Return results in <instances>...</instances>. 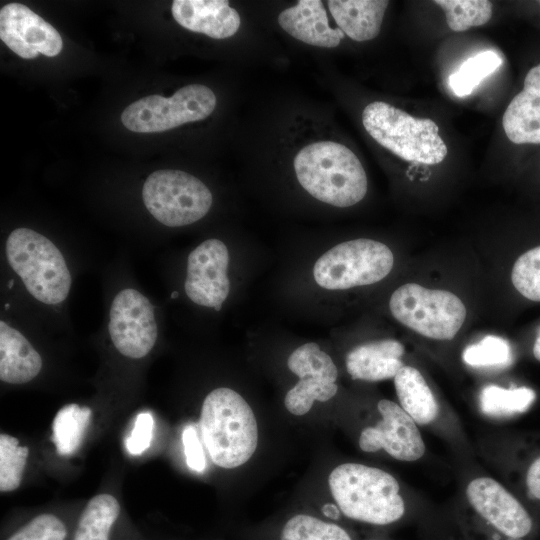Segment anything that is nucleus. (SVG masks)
I'll return each instance as SVG.
<instances>
[{
    "instance_id": "1",
    "label": "nucleus",
    "mask_w": 540,
    "mask_h": 540,
    "mask_svg": "<svg viewBox=\"0 0 540 540\" xmlns=\"http://www.w3.org/2000/svg\"><path fill=\"white\" fill-rule=\"evenodd\" d=\"M199 428L212 462L221 468L244 465L257 449L259 431L255 414L248 402L231 388L220 387L207 394Z\"/></svg>"
},
{
    "instance_id": "2",
    "label": "nucleus",
    "mask_w": 540,
    "mask_h": 540,
    "mask_svg": "<svg viewBox=\"0 0 540 540\" xmlns=\"http://www.w3.org/2000/svg\"><path fill=\"white\" fill-rule=\"evenodd\" d=\"M328 486L340 512L351 520L385 526L405 513L399 483L382 469L343 463L330 472Z\"/></svg>"
},
{
    "instance_id": "3",
    "label": "nucleus",
    "mask_w": 540,
    "mask_h": 540,
    "mask_svg": "<svg viewBox=\"0 0 540 540\" xmlns=\"http://www.w3.org/2000/svg\"><path fill=\"white\" fill-rule=\"evenodd\" d=\"M299 184L315 199L340 208L360 202L367 176L357 156L345 145L319 141L302 148L294 158Z\"/></svg>"
},
{
    "instance_id": "4",
    "label": "nucleus",
    "mask_w": 540,
    "mask_h": 540,
    "mask_svg": "<svg viewBox=\"0 0 540 540\" xmlns=\"http://www.w3.org/2000/svg\"><path fill=\"white\" fill-rule=\"evenodd\" d=\"M368 134L381 146L403 160L435 165L447 155L437 124L417 118L383 101L368 104L362 112Z\"/></svg>"
},
{
    "instance_id": "5",
    "label": "nucleus",
    "mask_w": 540,
    "mask_h": 540,
    "mask_svg": "<svg viewBox=\"0 0 540 540\" xmlns=\"http://www.w3.org/2000/svg\"><path fill=\"white\" fill-rule=\"evenodd\" d=\"M6 257L28 292L45 304H58L69 294L72 278L60 250L29 228L13 230L6 241Z\"/></svg>"
},
{
    "instance_id": "6",
    "label": "nucleus",
    "mask_w": 540,
    "mask_h": 540,
    "mask_svg": "<svg viewBox=\"0 0 540 540\" xmlns=\"http://www.w3.org/2000/svg\"><path fill=\"white\" fill-rule=\"evenodd\" d=\"M389 308L401 324L436 340L453 339L466 318V307L454 293L416 283L398 287L390 297Z\"/></svg>"
},
{
    "instance_id": "7",
    "label": "nucleus",
    "mask_w": 540,
    "mask_h": 540,
    "mask_svg": "<svg viewBox=\"0 0 540 540\" xmlns=\"http://www.w3.org/2000/svg\"><path fill=\"white\" fill-rule=\"evenodd\" d=\"M394 256L387 245L358 238L340 243L314 264L316 283L327 290H346L377 283L392 270Z\"/></svg>"
},
{
    "instance_id": "8",
    "label": "nucleus",
    "mask_w": 540,
    "mask_h": 540,
    "mask_svg": "<svg viewBox=\"0 0 540 540\" xmlns=\"http://www.w3.org/2000/svg\"><path fill=\"white\" fill-rule=\"evenodd\" d=\"M142 198L147 210L169 227L192 224L203 218L212 205L208 187L180 170H158L145 181Z\"/></svg>"
},
{
    "instance_id": "9",
    "label": "nucleus",
    "mask_w": 540,
    "mask_h": 540,
    "mask_svg": "<svg viewBox=\"0 0 540 540\" xmlns=\"http://www.w3.org/2000/svg\"><path fill=\"white\" fill-rule=\"evenodd\" d=\"M214 92L202 84L182 87L172 97L150 95L127 106L123 125L133 132L153 133L207 118L215 109Z\"/></svg>"
},
{
    "instance_id": "10",
    "label": "nucleus",
    "mask_w": 540,
    "mask_h": 540,
    "mask_svg": "<svg viewBox=\"0 0 540 540\" xmlns=\"http://www.w3.org/2000/svg\"><path fill=\"white\" fill-rule=\"evenodd\" d=\"M287 366L299 378L284 398L290 414L305 415L316 401L326 402L336 395L337 367L317 343L308 342L296 348L289 355Z\"/></svg>"
},
{
    "instance_id": "11",
    "label": "nucleus",
    "mask_w": 540,
    "mask_h": 540,
    "mask_svg": "<svg viewBox=\"0 0 540 540\" xmlns=\"http://www.w3.org/2000/svg\"><path fill=\"white\" fill-rule=\"evenodd\" d=\"M108 331L122 355L133 359L146 356L158 335L153 304L135 289L120 291L111 304Z\"/></svg>"
},
{
    "instance_id": "12",
    "label": "nucleus",
    "mask_w": 540,
    "mask_h": 540,
    "mask_svg": "<svg viewBox=\"0 0 540 540\" xmlns=\"http://www.w3.org/2000/svg\"><path fill=\"white\" fill-rule=\"evenodd\" d=\"M381 419L366 427L359 436L362 451L372 453L384 450L399 461L412 462L423 457L425 443L417 423L393 401L382 399L377 404Z\"/></svg>"
},
{
    "instance_id": "13",
    "label": "nucleus",
    "mask_w": 540,
    "mask_h": 540,
    "mask_svg": "<svg viewBox=\"0 0 540 540\" xmlns=\"http://www.w3.org/2000/svg\"><path fill=\"white\" fill-rule=\"evenodd\" d=\"M229 252L219 239H208L188 256L185 292L194 303L219 311L230 291Z\"/></svg>"
},
{
    "instance_id": "14",
    "label": "nucleus",
    "mask_w": 540,
    "mask_h": 540,
    "mask_svg": "<svg viewBox=\"0 0 540 540\" xmlns=\"http://www.w3.org/2000/svg\"><path fill=\"white\" fill-rule=\"evenodd\" d=\"M0 38L23 59L40 53L54 57L63 48L58 31L43 18L19 3H9L0 10Z\"/></svg>"
},
{
    "instance_id": "15",
    "label": "nucleus",
    "mask_w": 540,
    "mask_h": 540,
    "mask_svg": "<svg viewBox=\"0 0 540 540\" xmlns=\"http://www.w3.org/2000/svg\"><path fill=\"white\" fill-rule=\"evenodd\" d=\"M473 509L495 529L512 538H522L532 529V519L523 505L499 482L475 478L466 488Z\"/></svg>"
},
{
    "instance_id": "16",
    "label": "nucleus",
    "mask_w": 540,
    "mask_h": 540,
    "mask_svg": "<svg viewBox=\"0 0 540 540\" xmlns=\"http://www.w3.org/2000/svg\"><path fill=\"white\" fill-rule=\"evenodd\" d=\"M171 10L182 27L214 39L231 37L241 23L238 12L224 0H175Z\"/></svg>"
},
{
    "instance_id": "17",
    "label": "nucleus",
    "mask_w": 540,
    "mask_h": 540,
    "mask_svg": "<svg viewBox=\"0 0 540 540\" xmlns=\"http://www.w3.org/2000/svg\"><path fill=\"white\" fill-rule=\"evenodd\" d=\"M502 124L511 142L540 143V64L527 73L523 90L509 103Z\"/></svg>"
},
{
    "instance_id": "18",
    "label": "nucleus",
    "mask_w": 540,
    "mask_h": 540,
    "mask_svg": "<svg viewBox=\"0 0 540 540\" xmlns=\"http://www.w3.org/2000/svg\"><path fill=\"white\" fill-rule=\"evenodd\" d=\"M281 28L295 39L313 46L333 48L344 33L329 25L324 4L320 0H300L278 16Z\"/></svg>"
},
{
    "instance_id": "19",
    "label": "nucleus",
    "mask_w": 540,
    "mask_h": 540,
    "mask_svg": "<svg viewBox=\"0 0 540 540\" xmlns=\"http://www.w3.org/2000/svg\"><path fill=\"white\" fill-rule=\"evenodd\" d=\"M404 351L403 344L393 339L361 344L347 354V372L354 380L369 382L394 378L404 366Z\"/></svg>"
},
{
    "instance_id": "20",
    "label": "nucleus",
    "mask_w": 540,
    "mask_h": 540,
    "mask_svg": "<svg viewBox=\"0 0 540 540\" xmlns=\"http://www.w3.org/2000/svg\"><path fill=\"white\" fill-rule=\"evenodd\" d=\"M42 368V358L31 343L6 322H0V379L23 384L34 379Z\"/></svg>"
},
{
    "instance_id": "21",
    "label": "nucleus",
    "mask_w": 540,
    "mask_h": 540,
    "mask_svg": "<svg viewBox=\"0 0 540 540\" xmlns=\"http://www.w3.org/2000/svg\"><path fill=\"white\" fill-rule=\"evenodd\" d=\"M328 8L338 28L354 41L375 38L381 29L386 0H329Z\"/></svg>"
},
{
    "instance_id": "22",
    "label": "nucleus",
    "mask_w": 540,
    "mask_h": 540,
    "mask_svg": "<svg viewBox=\"0 0 540 540\" xmlns=\"http://www.w3.org/2000/svg\"><path fill=\"white\" fill-rule=\"evenodd\" d=\"M400 406L418 424L432 423L439 405L422 374L412 366H403L394 377Z\"/></svg>"
},
{
    "instance_id": "23",
    "label": "nucleus",
    "mask_w": 540,
    "mask_h": 540,
    "mask_svg": "<svg viewBox=\"0 0 540 540\" xmlns=\"http://www.w3.org/2000/svg\"><path fill=\"white\" fill-rule=\"evenodd\" d=\"M119 513L120 505L114 496H94L79 518L73 540H109L111 527Z\"/></svg>"
},
{
    "instance_id": "24",
    "label": "nucleus",
    "mask_w": 540,
    "mask_h": 540,
    "mask_svg": "<svg viewBox=\"0 0 540 540\" xmlns=\"http://www.w3.org/2000/svg\"><path fill=\"white\" fill-rule=\"evenodd\" d=\"M91 414L89 407L78 404H68L57 412L52 424V441L59 455L70 456L79 449Z\"/></svg>"
},
{
    "instance_id": "25",
    "label": "nucleus",
    "mask_w": 540,
    "mask_h": 540,
    "mask_svg": "<svg viewBox=\"0 0 540 540\" xmlns=\"http://www.w3.org/2000/svg\"><path fill=\"white\" fill-rule=\"evenodd\" d=\"M277 540H352L340 524L309 513H296L280 527Z\"/></svg>"
},
{
    "instance_id": "26",
    "label": "nucleus",
    "mask_w": 540,
    "mask_h": 540,
    "mask_svg": "<svg viewBox=\"0 0 540 540\" xmlns=\"http://www.w3.org/2000/svg\"><path fill=\"white\" fill-rule=\"evenodd\" d=\"M535 399L534 390L525 386L503 388L487 385L480 392L479 405L488 416L506 417L526 412Z\"/></svg>"
},
{
    "instance_id": "27",
    "label": "nucleus",
    "mask_w": 540,
    "mask_h": 540,
    "mask_svg": "<svg viewBox=\"0 0 540 540\" xmlns=\"http://www.w3.org/2000/svg\"><path fill=\"white\" fill-rule=\"evenodd\" d=\"M503 63L499 54L494 51L480 52L466 61L448 78V85L458 97L473 92L480 82L495 72Z\"/></svg>"
},
{
    "instance_id": "28",
    "label": "nucleus",
    "mask_w": 540,
    "mask_h": 540,
    "mask_svg": "<svg viewBox=\"0 0 540 540\" xmlns=\"http://www.w3.org/2000/svg\"><path fill=\"white\" fill-rule=\"evenodd\" d=\"M446 15L449 28L465 31L487 23L492 16V3L487 0H436Z\"/></svg>"
},
{
    "instance_id": "29",
    "label": "nucleus",
    "mask_w": 540,
    "mask_h": 540,
    "mask_svg": "<svg viewBox=\"0 0 540 540\" xmlns=\"http://www.w3.org/2000/svg\"><path fill=\"white\" fill-rule=\"evenodd\" d=\"M462 359L475 368H506L512 364L514 356L507 340L500 336L487 335L479 342L467 346Z\"/></svg>"
},
{
    "instance_id": "30",
    "label": "nucleus",
    "mask_w": 540,
    "mask_h": 540,
    "mask_svg": "<svg viewBox=\"0 0 540 540\" xmlns=\"http://www.w3.org/2000/svg\"><path fill=\"white\" fill-rule=\"evenodd\" d=\"M29 448L20 446L17 438L0 434V490L11 492L21 483Z\"/></svg>"
},
{
    "instance_id": "31",
    "label": "nucleus",
    "mask_w": 540,
    "mask_h": 540,
    "mask_svg": "<svg viewBox=\"0 0 540 540\" xmlns=\"http://www.w3.org/2000/svg\"><path fill=\"white\" fill-rule=\"evenodd\" d=\"M511 280L522 296L540 302V246L518 257L512 268Z\"/></svg>"
},
{
    "instance_id": "32",
    "label": "nucleus",
    "mask_w": 540,
    "mask_h": 540,
    "mask_svg": "<svg viewBox=\"0 0 540 540\" xmlns=\"http://www.w3.org/2000/svg\"><path fill=\"white\" fill-rule=\"evenodd\" d=\"M66 536L64 523L57 516L44 513L32 519L7 540H65Z\"/></svg>"
},
{
    "instance_id": "33",
    "label": "nucleus",
    "mask_w": 540,
    "mask_h": 540,
    "mask_svg": "<svg viewBox=\"0 0 540 540\" xmlns=\"http://www.w3.org/2000/svg\"><path fill=\"white\" fill-rule=\"evenodd\" d=\"M153 427L154 420L149 412L137 415L132 432L125 440V447L131 455H140L149 448Z\"/></svg>"
},
{
    "instance_id": "34",
    "label": "nucleus",
    "mask_w": 540,
    "mask_h": 540,
    "mask_svg": "<svg viewBox=\"0 0 540 540\" xmlns=\"http://www.w3.org/2000/svg\"><path fill=\"white\" fill-rule=\"evenodd\" d=\"M187 466L196 472H202L206 466V460L197 431L193 425H188L182 433Z\"/></svg>"
},
{
    "instance_id": "35",
    "label": "nucleus",
    "mask_w": 540,
    "mask_h": 540,
    "mask_svg": "<svg viewBox=\"0 0 540 540\" xmlns=\"http://www.w3.org/2000/svg\"><path fill=\"white\" fill-rule=\"evenodd\" d=\"M526 487L529 495L540 501V456L528 468Z\"/></svg>"
},
{
    "instance_id": "36",
    "label": "nucleus",
    "mask_w": 540,
    "mask_h": 540,
    "mask_svg": "<svg viewBox=\"0 0 540 540\" xmlns=\"http://www.w3.org/2000/svg\"><path fill=\"white\" fill-rule=\"evenodd\" d=\"M533 355L540 362V327L537 331V335L534 341Z\"/></svg>"
},
{
    "instance_id": "37",
    "label": "nucleus",
    "mask_w": 540,
    "mask_h": 540,
    "mask_svg": "<svg viewBox=\"0 0 540 540\" xmlns=\"http://www.w3.org/2000/svg\"><path fill=\"white\" fill-rule=\"evenodd\" d=\"M178 296V292L177 291H174L172 294H171V298H176Z\"/></svg>"
},
{
    "instance_id": "38",
    "label": "nucleus",
    "mask_w": 540,
    "mask_h": 540,
    "mask_svg": "<svg viewBox=\"0 0 540 540\" xmlns=\"http://www.w3.org/2000/svg\"><path fill=\"white\" fill-rule=\"evenodd\" d=\"M13 283H14L13 280H10V281H9V288H11V287L13 286Z\"/></svg>"
},
{
    "instance_id": "39",
    "label": "nucleus",
    "mask_w": 540,
    "mask_h": 540,
    "mask_svg": "<svg viewBox=\"0 0 540 540\" xmlns=\"http://www.w3.org/2000/svg\"><path fill=\"white\" fill-rule=\"evenodd\" d=\"M367 540H378V539H367Z\"/></svg>"
},
{
    "instance_id": "40",
    "label": "nucleus",
    "mask_w": 540,
    "mask_h": 540,
    "mask_svg": "<svg viewBox=\"0 0 540 540\" xmlns=\"http://www.w3.org/2000/svg\"><path fill=\"white\" fill-rule=\"evenodd\" d=\"M539 3H540V1H539Z\"/></svg>"
}]
</instances>
